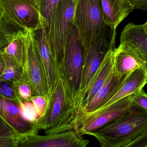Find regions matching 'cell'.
<instances>
[{
	"label": "cell",
	"instance_id": "19",
	"mask_svg": "<svg viewBox=\"0 0 147 147\" xmlns=\"http://www.w3.org/2000/svg\"><path fill=\"white\" fill-rule=\"evenodd\" d=\"M1 57L5 62V71L1 75V81L13 82L20 79L23 75L22 69L9 56L1 51Z\"/></svg>",
	"mask_w": 147,
	"mask_h": 147
},
{
	"label": "cell",
	"instance_id": "3",
	"mask_svg": "<svg viewBox=\"0 0 147 147\" xmlns=\"http://www.w3.org/2000/svg\"><path fill=\"white\" fill-rule=\"evenodd\" d=\"M73 24L86 52L94 43L107 37L100 0H78Z\"/></svg>",
	"mask_w": 147,
	"mask_h": 147
},
{
	"label": "cell",
	"instance_id": "28",
	"mask_svg": "<svg viewBox=\"0 0 147 147\" xmlns=\"http://www.w3.org/2000/svg\"><path fill=\"white\" fill-rule=\"evenodd\" d=\"M144 69H145V71H146V74H147V61L145 62V63L144 65Z\"/></svg>",
	"mask_w": 147,
	"mask_h": 147
},
{
	"label": "cell",
	"instance_id": "5",
	"mask_svg": "<svg viewBox=\"0 0 147 147\" xmlns=\"http://www.w3.org/2000/svg\"><path fill=\"white\" fill-rule=\"evenodd\" d=\"M78 0H61L57 6L52 26L47 35L53 59L61 74L66 44Z\"/></svg>",
	"mask_w": 147,
	"mask_h": 147
},
{
	"label": "cell",
	"instance_id": "4",
	"mask_svg": "<svg viewBox=\"0 0 147 147\" xmlns=\"http://www.w3.org/2000/svg\"><path fill=\"white\" fill-rule=\"evenodd\" d=\"M85 52L77 29L72 23L68 35L61 80L68 95L76 107L80 89L84 67Z\"/></svg>",
	"mask_w": 147,
	"mask_h": 147
},
{
	"label": "cell",
	"instance_id": "17",
	"mask_svg": "<svg viewBox=\"0 0 147 147\" xmlns=\"http://www.w3.org/2000/svg\"><path fill=\"white\" fill-rule=\"evenodd\" d=\"M120 43H124L134 49L147 61V32L144 25L128 24L122 31Z\"/></svg>",
	"mask_w": 147,
	"mask_h": 147
},
{
	"label": "cell",
	"instance_id": "11",
	"mask_svg": "<svg viewBox=\"0 0 147 147\" xmlns=\"http://www.w3.org/2000/svg\"><path fill=\"white\" fill-rule=\"evenodd\" d=\"M1 120L10 125L21 137V140L28 136L37 134L38 131L36 125L27 122L22 117L18 103L1 96Z\"/></svg>",
	"mask_w": 147,
	"mask_h": 147
},
{
	"label": "cell",
	"instance_id": "12",
	"mask_svg": "<svg viewBox=\"0 0 147 147\" xmlns=\"http://www.w3.org/2000/svg\"><path fill=\"white\" fill-rule=\"evenodd\" d=\"M36 34L39 55L48 82L50 100L61 80V75L51 52L46 28L38 30Z\"/></svg>",
	"mask_w": 147,
	"mask_h": 147
},
{
	"label": "cell",
	"instance_id": "18",
	"mask_svg": "<svg viewBox=\"0 0 147 147\" xmlns=\"http://www.w3.org/2000/svg\"><path fill=\"white\" fill-rule=\"evenodd\" d=\"M24 36L13 39L1 51L11 57L22 69L24 74L27 62L28 50L31 39V31Z\"/></svg>",
	"mask_w": 147,
	"mask_h": 147
},
{
	"label": "cell",
	"instance_id": "13",
	"mask_svg": "<svg viewBox=\"0 0 147 147\" xmlns=\"http://www.w3.org/2000/svg\"><path fill=\"white\" fill-rule=\"evenodd\" d=\"M146 61L130 46L124 43H120L114 52L113 69L119 77H126L136 69L144 67Z\"/></svg>",
	"mask_w": 147,
	"mask_h": 147
},
{
	"label": "cell",
	"instance_id": "21",
	"mask_svg": "<svg viewBox=\"0 0 147 147\" xmlns=\"http://www.w3.org/2000/svg\"><path fill=\"white\" fill-rule=\"evenodd\" d=\"M17 95L21 99L31 100L33 96L32 88L30 81L24 76L12 82Z\"/></svg>",
	"mask_w": 147,
	"mask_h": 147
},
{
	"label": "cell",
	"instance_id": "25",
	"mask_svg": "<svg viewBox=\"0 0 147 147\" xmlns=\"http://www.w3.org/2000/svg\"><path fill=\"white\" fill-rule=\"evenodd\" d=\"M133 103L137 107L147 111V94L142 89L136 93L133 98Z\"/></svg>",
	"mask_w": 147,
	"mask_h": 147
},
{
	"label": "cell",
	"instance_id": "9",
	"mask_svg": "<svg viewBox=\"0 0 147 147\" xmlns=\"http://www.w3.org/2000/svg\"><path fill=\"white\" fill-rule=\"evenodd\" d=\"M116 30L113 32L110 49L94 76L78 100L76 109L78 111L85 107L92 99L102 87L113 69L114 55L116 47Z\"/></svg>",
	"mask_w": 147,
	"mask_h": 147
},
{
	"label": "cell",
	"instance_id": "10",
	"mask_svg": "<svg viewBox=\"0 0 147 147\" xmlns=\"http://www.w3.org/2000/svg\"><path fill=\"white\" fill-rule=\"evenodd\" d=\"M110 43L111 40L109 41L107 37L105 38L94 43L85 52L80 89L76 100V107L79 99L101 66L110 49Z\"/></svg>",
	"mask_w": 147,
	"mask_h": 147
},
{
	"label": "cell",
	"instance_id": "26",
	"mask_svg": "<svg viewBox=\"0 0 147 147\" xmlns=\"http://www.w3.org/2000/svg\"><path fill=\"white\" fill-rule=\"evenodd\" d=\"M147 147V130L126 147Z\"/></svg>",
	"mask_w": 147,
	"mask_h": 147
},
{
	"label": "cell",
	"instance_id": "20",
	"mask_svg": "<svg viewBox=\"0 0 147 147\" xmlns=\"http://www.w3.org/2000/svg\"><path fill=\"white\" fill-rule=\"evenodd\" d=\"M18 104L23 119L37 126V124L41 119V117L31 100L20 99Z\"/></svg>",
	"mask_w": 147,
	"mask_h": 147
},
{
	"label": "cell",
	"instance_id": "14",
	"mask_svg": "<svg viewBox=\"0 0 147 147\" xmlns=\"http://www.w3.org/2000/svg\"><path fill=\"white\" fill-rule=\"evenodd\" d=\"M126 77H119L113 69L102 87L92 99L78 112L89 113L102 108L119 89Z\"/></svg>",
	"mask_w": 147,
	"mask_h": 147
},
{
	"label": "cell",
	"instance_id": "22",
	"mask_svg": "<svg viewBox=\"0 0 147 147\" xmlns=\"http://www.w3.org/2000/svg\"><path fill=\"white\" fill-rule=\"evenodd\" d=\"M61 1V0H41L42 13L48 22V26L46 29L47 35L49 33L52 26L56 8Z\"/></svg>",
	"mask_w": 147,
	"mask_h": 147
},
{
	"label": "cell",
	"instance_id": "2",
	"mask_svg": "<svg viewBox=\"0 0 147 147\" xmlns=\"http://www.w3.org/2000/svg\"><path fill=\"white\" fill-rule=\"evenodd\" d=\"M147 130V111L136 107L129 113L100 128L91 136L102 147H126Z\"/></svg>",
	"mask_w": 147,
	"mask_h": 147
},
{
	"label": "cell",
	"instance_id": "15",
	"mask_svg": "<svg viewBox=\"0 0 147 147\" xmlns=\"http://www.w3.org/2000/svg\"><path fill=\"white\" fill-rule=\"evenodd\" d=\"M100 1L105 23L113 31L135 9L129 0Z\"/></svg>",
	"mask_w": 147,
	"mask_h": 147
},
{
	"label": "cell",
	"instance_id": "8",
	"mask_svg": "<svg viewBox=\"0 0 147 147\" xmlns=\"http://www.w3.org/2000/svg\"><path fill=\"white\" fill-rule=\"evenodd\" d=\"M77 129L55 133L47 134L44 136L37 134L28 136L23 138L19 144L22 147H86L90 141L82 137Z\"/></svg>",
	"mask_w": 147,
	"mask_h": 147
},
{
	"label": "cell",
	"instance_id": "27",
	"mask_svg": "<svg viewBox=\"0 0 147 147\" xmlns=\"http://www.w3.org/2000/svg\"><path fill=\"white\" fill-rule=\"evenodd\" d=\"M134 8L147 11V0H129Z\"/></svg>",
	"mask_w": 147,
	"mask_h": 147
},
{
	"label": "cell",
	"instance_id": "16",
	"mask_svg": "<svg viewBox=\"0 0 147 147\" xmlns=\"http://www.w3.org/2000/svg\"><path fill=\"white\" fill-rule=\"evenodd\" d=\"M147 83V76L144 67L136 69L126 77L119 89L102 108L129 95L137 93L143 89Z\"/></svg>",
	"mask_w": 147,
	"mask_h": 147
},
{
	"label": "cell",
	"instance_id": "7",
	"mask_svg": "<svg viewBox=\"0 0 147 147\" xmlns=\"http://www.w3.org/2000/svg\"><path fill=\"white\" fill-rule=\"evenodd\" d=\"M23 75L30 81L33 96L46 97L49 100V87L42 60L39 55L36 32L31 31L27 62Z\"/></svg>",
	"mask_w": 147,
	"mask_h": 147
},
{
	"label": "cell",
	"instance_id": "23",
	"mask_svg": "<svg viewBox=\"0 0 147 147\" xmlns=\"http://www.w3.org/2000/svg\"><path fill=\"white\" fill-rule=\"evenodd\" d=\"M1 96L18 103L20 98L17 95L12 82L1 81L0 84Z\"/></svg>",
	"mask_w": 147,
	"mask_h": 147
},
{
	"label": "cell",
	"instance_id": "24",
	"mask_svg": "<svg viewBox=\"0 0 147 147\" xmlns=\"http://www.w3.org/2000/svg\"><path fill=\"white\" fill-rule=\"evenodd\" d=\"M31 100L42 118L46 113L49 106L46 97L41 95L33 96Z\"/></svg>",
	"mask_w": 147,
	"mask_h": 147
},
{
	"label": "cell",
	"instance_id": "6",
	"mask_svg": "<svg viewBox=\"0 0 147 147\" xmlns=\"http://www.w3.org/2000/svg\"><path fill=\"white\" fill-rule=\"evenodd\" d=\"M136 94L129 95L92 112H77L78 131L82 135H91L100 128L129 113L136 107L133 101Z\"/></svg>",
	"mask_w": 147,
	"mask_h": 147
},
{
	"label": "cell",
	"instance_id": "29",
	"mask_svg": "<svg viewBox=\"0 0 147 147\" xmlns=\"http://www.w3.org/2000/svg\"><path fill=\"white\" fill-rule=\"evenodd\" d=\"M144 28H145L146 31L147 32V21L144 24Z\"/></svg>",
	"mask_w": 147,
	"mask_h": 147
},
{
	"label": "cell",
	"instance_id": "1",
	"mask_svg": "<svg viewBox=\"0 0 147 147\" xmlns=\"http://www.w3.org/2000/svg\"><path fill=\"white\" fill-rule=\"evenodd\" d=\"M48 26L41 0H0V47L13 38Z\"/></svg>",
	"mask_w": 147,
	"mask_h": 147
}]
</instances>
